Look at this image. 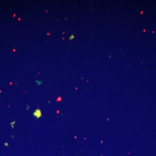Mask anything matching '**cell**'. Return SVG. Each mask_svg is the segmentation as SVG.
I'll return each mask as SVG.
<instances>
[{"mask_svg": "<svg viewBox=\"0 0 156 156\" xmlns=\"http://www.w3.org/2000/svg\"><path fill=\"white\" fill-rule=\"evenodd\" d=\"M75 37L73 35H72L70 37H69V40H73V39L74 38H75Z\"/></svg>", "mask_w": 156, "mask_h": 156, "instance_id": "cell-2", "label": "cell"}, {"mask_svg": "<svg viewBox=\"0 0 156 156\" xmlns=\"http://www.w3.org/2000/svg\"><path fill=\"white\" fill-rule=\"evenodd\" d=\"M50 34H48V35H50Z\"/></svg>", "mask_w": 156, "mask_h": 156, "instance_id": "cell-4", "label": "cell"}, {"mask_svg": "<svg viewBox=\"0 0 156 156\" xmlns=\"http://www.w3.org/2000/svg\"><path fill=\"white\" fill-rule=\"evenodd\" d=\"M37 81V84H38V85H40V84H41V82H40V81Z\"/></svg>", "mask_w": 156, "mask_h": 156, "instance_id": "cell-3", "label": "cell"}, {"mask_svg": "<svg viewBox=\"0 0 156 156\" xmlns=\"http://www.w3.org/2000/svg\"><path fill=\"white\" fill-rule=\"evenodd\" d=\"M33 114L34 116L36 117L37 119H39L40 117H41V112L39 109H36V110L34 113Z\"/></svg>", "mask_w": 156, "mask_h": 156, "instance_id": "cell-1", "label": "cell"}]
</instances>
